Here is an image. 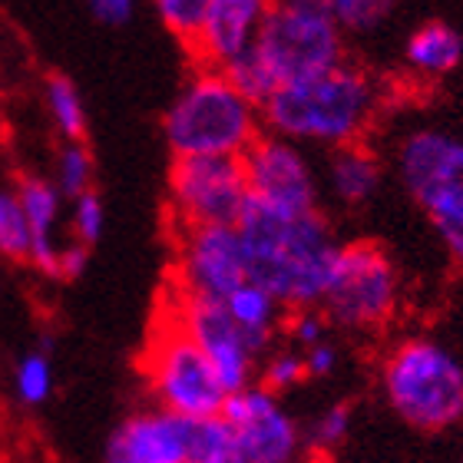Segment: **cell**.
<instances>
[{
	"mask_svg": "<svg viewBox=\"0 0 463 463\" xmlns=\"http://www.w3.org/2000/svg\"><path fill=\"white\" fill-rule=\"evenodd\" d=\"M103 225H107V209H103L99 193L90 189L80 199H73V235L83 249L97 245L99 235H103Z\"/></svg>",
	"mask_w": 463,
	"mask_h": 463,
	"instance_id": "4316f807",
	"label": "cell"
},
{
	"mask_svg": "<svg viewBox=\"0 0 463 463\" xmlns=\"http://www.w3.org/2000/svg\"><path fill=\"white\" fill-rule=\"evenodd\" d=\"M173 315L185 328V335L199 345L213 371L222 381L225 394H239L245 387H251V374H255V354H251L249 341L241 338V331L232 325L229 311L222 301H205V298H189L175 291L169 301Z\"/></svg>",
	"mask_w": 463,
	"mask_h": 463,
	"instance_id": "7c38bea8",
	"label": "cell"
},
{
	"mask_svg": "<svg viewBox=\"0 0 463 463\" xmlns=\"http://www.w3.org/2000/svg\"><path fill=\"white\" fill-rule=\"evenodd\" d=\"M285 328H288L291 341L301 347V351H308V347L321 345V341H328V321L321 315L318 308H298L291 311L288 318H285Z\"/></svg>",
	"mask_w": 463,
	"mask_h": 463,
	"instance_id": "f1b7e54d",
	"label": "cell"
},
{
	"mask_svg": "<svg viewBox=\"0 0 463 463\" xmlns=\"http://www.w3.org/2000/svg\"><path fill=\"white\" fill-rule=\"evenodd\" d=\"M47 107L60 136L67 143H83V136H87V107H83V97H80L73 80L63 77V73L47 77Z\"/></svg>",
	"mask_w": 463,
	"mask_h": 463,
	"instance_id": "d6986e66",
	"label": "cell"
},
{
	"mask_svg": "<svg viewBox=\"0 0 463 463\" xmlns=\"http://www.w3.org/2000/svg\"><path fill=\"white\" fill-rule=\"evenodd\" d=\"M0 255L30 261V225L17 189H0Z\"/></svg>",
	"mask_w": 463,
	"mask_h": 463,
	"instance_id": "7402d4cb",
	"label": "cell"
},
{
	"mask_svg": "<svg viewBox=\"0 0 463 463\" xmlns=\"http://www.w3.org/2000/svg\"><path fill=\"white\" fill-rule=\"evenodd\" d=\"M295 463H331V457L328 454H315V450H311V454H301Z\"/></svg>",
	"mask_w": 463,
	"mask_h": 463,
	"instance_id": "d6a6232c",
	"label": "cell"
},
{
	"mask_svg": "<svg viewBox=\"0 0 463 463\" xmlns=\"http://www.w3.org/2000/svg\"><path fill=\"white\" fill-rule=\"evenodd\" d=\"M269 4L259 0H205L203 33L189 50L199 70H225L251 47Z\"/></svg>",
	"mask_w": 463,
	"mask_h": 463,
	"instance_id": "5bb4252c",
	"label": "cell"
},
{
	"mask_svg": "<svg viewBox=\"0 0 463 463\" xmlns=\"http://www.w3.org/2000/svg\"><path fill=\"white\" fill-rule=\"evenodd\" d=\"M305 377H308V371H305L301 351H271L265 357V364H261L259 387H265V391H271V394L279 397V391H288V387L301 384Z\"/></svg>",
	"mask_w": 463,
	"mask_h": 463,
	"instance_id": "d4e9b609",
	"label": "cell"
},
{
	"mask_svg": "<svg viewBox=\"0 0 463 463\" xmlns=\"http://www.w3.org/2000/svg\"><path fill=\"white\" fill-rule=\"evenodd\" d=\"M222 305H225V311H229L232 325L241 331V338L249 341L251 354L255 357L265 354L271 347V338L279 335L285 308L271 298L269 291L259 288V285H251V281H241Z\"/></svg>",
	"mask_w": 463,
	"mask_h": 463,
	"instance_id": "2e32d148",
	"label": "cell"
},
{
	"mask_svg": "<svg viewBox=\"0 0 463 463\" xmlns=\"http://www.w3.org/2000/svg\"><path fill=\"white\" fill-rule=\"evenodd\" d=\"M93 189V156L83 143H67L57 156V193L80 199Z\"/></svg>",
	"mask_w": 463,
	"mask_h": 463,
	"instance_id": "603a6c76",
	"label": "cell"
},
{
	"mask_svg": "<svg viewBox=\"0 0 463 463\" xmlns=\"http://www.w3.org/2000/svg\"><path fill=\"white\" fill-rule=\"evenodd\" d=\"M331 195L341 205H364L381 189V159L364 143L341 146L328 159Z\"/></svg>",
	"mask_w": 463,
	"mask_h": 463,
	"instance_id": "e0dca14e",
	"label": "cell"
},
{
	"mask_svg": "<svg viewBox=\"0 0 463 463\" xmlns=\"http://www.w3.org/2000/svg\"><path fill=\"white\" fill-rule=\"evenodd\" d=\"M381 391L404 424L437 434L463 420V364L430 338H407L381 361Z\"/></svg>",
	"mask_w": 463,
	"mask_h": 463,
	"instance_id": "3957f363",
	"label": "cell"
},
{
	"mask_svg": "<svg viewBox=\"0 0 463 463\" xmlns=\"http://www.w3.org/2000/svg\"><path fill=\"white\" fill-rule=\"evenodd\" d=\"M163 133L175 159H241V153L261 136V109L232 87L222 70H195L173 107L165 109Z\"/></svg>",
	"mask_w": 463,
	"mask_h": 463,
	"instance_id": "7a4b0ae2",
	"label": "cell"
},
{
	"mask_svg": "<svg viewBox=\"0 0 463 463\" xmlns=\"http://www.w3.org/2000/svg\"><path fill=\"white\" fill-rule=\"evenodd\" d=\"M133 4L129 0H93L90 4V14L99 20V24H107V27H123L133 20Z\"/></svg>",
	"mask_w": 463,
	"mask_h": 463,
	"instance_id": "4dcf8cb0",
	"label": "cell"
},
{
	"mask_svg": "<svg viewBox=\"0 0 463 463\" xmlns=\"http://www.w3.org/2000/svg\"><path fill=\"white\" fill-rule=\"evenodd\" d=\"M156 10H159V20L169 27V33L193 50L205 24V0H159Z\"/></svg>",
	"mask_w": 463,
	"mask_h": 463,
	"instance_id": "cb8c5ba5",
	"label": "cell"
},
{
	"mask_svg": "<svg viewBox=\"0 0 463 463\" xmlns=\"http://www.w3.org/2000/svg\"><path fill=\"white\" fill-rule=\"evenodd\" d=\"M87 261H90V249H83L80 241H73V245H67V249H60L57 279H80V275L87 271Z\"/></svg>",
	"mask_w": 463,
	"mask_h": 463,
	"instance_id": "1f68e13d",
	"label": "cell"
},
{
	"mask_svg": "<svg viewBox=\"0 0 463 463\" xmlns=\"http://www.w3.org/2000/svg\"><path fill=\"white\" fill-rule=\"evenodd\" d=\"M14 391L27 407H40L53 394V361L47 354V345L33 347L17 361V367H14Z\"/></svg>",
	"mask_w": 463,
	"mask_h": 463,
	"instance_id": "ffe728a7",
	"label": "cell"
},
{
	"mask_svg": "<svg viewBox=\"0 0 463 463\" xmlns=\"http://www.w3.org/2000/svg\"><path fill=\"white\" fill-rule=\"evenodd\" d=\"M143 371L156 401H159V411H169V414L185 417V420L219 417L225 401H229L209 357L185 335L169 305H163L159 321L149 335Z\"/></svg>",
	"mask_w": 463,
	"mask_h": 463,
	"instance_id": "5b68a950",
	"label": "cell"
},
{
	"mask_svg": "<svg viewBox=\"0 0 463 463\" xmlns=\"http://www.w3.org/2000/svg\"><path fill=\"white\" fill-rule=\"evenodd\" d=\"M20 205H24V215H27L30 225V261L37 265L43 275H53L57 279V255L60 245L53 239V229H57V215H60V199L57 185L40 179V175H27L20 179L17 185Z\"/></svg>",
	"mask_w": 463,
	"mask_h": 463,
	"instance_id": "9a60e30c",
	"label": "cell"
},
{
	"mask_svg": "<svg viewBox=\"0 0 463 463\" xmlns=\"http://www.w3.org/2000/svg\"><path fill=\"white\" fill-rule=\"evenodd\" d=\"M249 53L259 63L269 93H279L281 87L345 63V37L325 4L295 0L265 10Z\"/></svg>",
	"mask_w": 463,
	"mask_h": 463,
	"instance_id": "277c9868",
	"label": "cell"
},
{
	"mask_svg": "<svg viewBox=\"0 0 463 463\" xmlns=\"http://www.w3.org/2000/svg\"><path fill=\"white\" fill-rule=\"evenodd\" d=\"M407 67L414 70L417 77L437 80L447 77L460 67L463 60V37L444 20H427L407 37L404 47Z\"/></svg>",
	"mask_w": 463,
	"mask_h": 463,
	"instance_id": "ac0fdd59",
	"label": "cell"
},
{
	"mask_svg": "<svg viewBox=\"0 0 463 463\" xmlns=\"http://www.w3.org/2000/svg\"><path fill=\"white\" fill-rule=\"evenodd\" d=\"M325 7L335 17L338 30H371L387 17L391 4L384 0H331Z\"/></svg>",
	"mask_w": 463,
	"mask_h": 463,
	"instance_id": "484cf974",
	"label": "cell"
},
{
	"mask_svg": "<svg viewBox=\"0 0 463 463\" xmlns=\"http://www.w3.org/2000/svg\"><path fill=\"white\" fill-rule=\"evenodd\" d=\"M185 463H235L232 434L222 417L189 420V457Z\"/></svg>",
	"mask_w": 463,
	"mask_h": 463,
	"instance_id": "44dd1931",
	"label": "cell"
},
{
	"mask_svg": "<svg viewBox=\"0 0 463 463\" xmlns=\"http://www.w3.org/2000/svg\"><path fill=\"white\" fill-rule=\"evenodd\" d=\"M397 173L463 269V139L440 129H417L397 149Z\"/></svg>",
	"mask_w": 463,
	"mask_h": 463,
	"instance_id": "8992f818",
	"label": "cell"
},
{
	"mask_svg": "<svg viewBox=\"0 0 463 463\" xmlns=\"http://www.w3.org/2000/svg\"><path fill=\"white\" fill-rule=\"evenodd\" d=\"M175 291L189 298L225 301L245 279V255L235 225L179 229Z\"/></svg>",
	"mask_w": 463,
	"mask_h": 463,
	"instance_id": "8fae6325",
	"label": "cell"
},
{
	"mask_svg": "<svg viewBox=\"0 0 463 463\" xmlns=\"http://www.w3.org/2000/svg\"><path fill=\"white\" fill-rule=\"evenodd\" d=\"M232 434L235 463H295L301 457V430L281 401L251 384L229 394L222 414Z\"/></svg>",
	"mask_w": 463,
	"mask_h": 463,
	"instance_id": "9c48e42d",
	"label": "cell"
},
{
	"mask_svg": "<svg viewBox=\"0 0 463 463\" xmlns=\"http://www.w3.org/2000/svg\"><path fill=\"white\" fill-rule=\"evenodd\" d=\"M301 357H305V371H308V377H331L335 374V367H338V347L331 345V341H321V345L301 351Z\"/></svg>",
	"mask_w": 463,
	"mask_h": 463,
	"instance_id": "f546056e",
	"label": "cell"
},
{
	"mask_svg": "<svg viewBox=\"0 0 463 463\" xmlns=\"http://www.w3.org/2000/svg\"><path fill=\"white\" fill-rule=\"evenodd\" d=\"M347 434H351V407L335 404V407H328L318 420H315V427H311L308 437H311L315 454H328L331 447H338Z\"/></svg>",
	"mask_w": 463,
	"mask_h": 463,
	"instance_id": "83f0119b",
	"label": "cell"
},
{
	"mask_svg": "<svg viewBox=\"0 0 463 463\" xmlns=\"http://www.w3.org/2000/svg\"><path fill=\"white\" fill-rule=\"evenodd\" d=\"M189 420L169 411L126 417L107 440V463H185Z\"/></svg>",
	"mask_w": 463,
	"mask_h": 463,
	"instance_id": "4fadbf2b",
	"label": "cell"
},
{
	"mask_svg": "<svg viewBox=\"0 0 463 463\" xmlns=\"http://www.w3.org/2000/svg\"><path fill=\"white\" fill-rule=\"evenodd\" d=\"M381 109V87L361 67L338 63L328 73L281 87L261 107V126L281 139L354 146Z\"/></svg>",
	"mask_w": 463,
	"mask_h": 463,
	"instance_id": "6da1fadb",
	"label": "cell"
},
{
	"mask_svg": "<svg viewBox=\"0 0 463 463\" xmlns=\"http://www.w3.org/2000/svg\"><path fill=\"white\" fill-rule=\"evenodd\" d=\"M241 173L249 199L288 215H305L318 209V179L298 146L281 136L261 133L241 153Z\"/></svg>",
	"mask_w": 463,
	"mask_h": 463,
	"instance_id": "30bf717a",
	"label": "cell"
},
{
	"mask_svg": "<svg viewBox=\"0 0 463 463\" xmlns=\"http://www.w3.org/2000/svg\"><path fill=\"white\" fill-rule=\"evenodd\" d=\"M245 203H249V185L241 173V159H225V156L173 159L169 205L179 229L235 225Z\"/></svg>",
	"mask_w": 463,
	"mask_h": 463,
	"instance_id": "ba28073f",
	"label": "cell"
},
{
	"mask_svg": "<svg viewBox=\"0 0 463 463\" xmlns=\"http://www.w3.org/2000/svg\"><path fill=\"white\" fill-rule=\"evenodd\" d=\"M401 308V275L374 241H345L318 311L345 331H381Z\"/></svg>",
	"mask_w": 463,
	"mask_h": 463,
	"instance_id": "52a82bcc",
	"label": "cell"
}]
</instances>
